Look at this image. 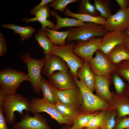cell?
<instances>
[{"label":"cell","mask_w":129,"mask_h":129,"mask_svg":"<svg viewBox=\"0 0 129 129\" xmlns=\"http://www.w3.org/2000/svg\"><path fill=\"white\" fill-rule=\"evenodd\" d=\"M74 78L82 94L83 99L82 108L84 112L87 113L98 110H105L108 107V105L106 102L94 95L81 81L78 78Z\"/></svg>","instance_id":"7"},{"label":"cell","mask_w":129,"mask_h":129,"mask_svg":"<svg viewBox=\"0 0 129 129\" xmlns=\"http://www.w3.org/2000/svg\"><path fill=\"white\" fill-rule=\"evenodd\" d=\"M70 32L68 30L59 32L48 27L44 31L45 35L54 44L61 46L67 44L66 40Z\"/></svg>","instance_id":"24"},{"label":"cell","mask_w":129,"mask_h":129,"mask_svg":"<svg viewBox=\"0 0 129 129\" xmlns=\"http://www.w3.org/2000/svg\"><path fill=\"white\" fill-rule=\"evenodd\" d=\"M107 55L111 61L115 65L123 60H129V52L122 44L116 46Z\"/></svg>","instance_id":"23"},{"label":"cell","mask_w":129,"mask_h":129,"mask_svg":"<svg viewBox=\"0 0 129 129\" xmlns=\"http://www.w3.org/2000/svg\"><path fill=\"white\" fill-rule=\"evenodd\" d=\"M35 38L43 49V53L45 56L51 54L54 44L45 35L41 28L38 30Z\"/></svg>","instance_id":"25"},{"label":"cell","mask_w":129,"mask_h":129,"mask_svg":"<svg viewBox=\"0 0 129 129\" xmlns=\"http://www.w3.org/2000/svg\"><path fill=\"white\" fill-rule=\"evenodd\" d=\"M122 44L129 52V36H125Z\"/></svg>","instance_id":"43"},{"label":"cell","mask_w":129,"mask_h":129,"mask_svg":"<svg viewBox=\"0 0 129 129\" xmlns=\"http://www.w3.org/2000/svg\"><path fill=\"white\" fill-rule=\"evenodd\" d=\"M81 129H86V128H85V129H84V128H83ZM99 129L98 128V129Z\"/></svg>","instance_id":"46"},{"label":"cell","mask_w":129,"mask_h":129,"mask_svg":"<svg viewBox=\"0 0 129 129\" xmlns=\"http://www.w3.org/2000/svg\"><path fill=\"white\" fill-rule=\"evenodd\" d=\"M116 65V72L119 76L125 78L129 83V65L121 62Z\"/></svg>","instance_id":"34"},{"label":"cell","mask_w":129,"mask_h":129,"mask_svg":"<svg viewBox=\"0 0 129 129\" xmlns=\"http://www.w3.org/2000/svg\"><path fill=\"white\" fill-rule=\"evenodd\" d=\"M115 114L112 112L107 113L103 119L100 127L101 129H112L115 124Z\"/></svg>","instance_id":"32"},{"label":"cell","mask_w":129,"mask_h":129,"mask_svg":"<svg viewBox=\"0 0 129 129\" xmlns=\"http://www.w3.org/2000/svg\"><path fill=\"white\" fill-rule=\"evenodd\" d=\"M129 26V13L127 9H120L106 19L105 29L107 31L124 32Z\"/></svg>","instance_id":"11"},{"label":"cell","mask_w":129,"mask_h":129,"mask_svg":"<svg viewBox=\"0 0 129 129\" xmlns=\"http://www.w3.org/2000/svg\"><path fill=\"white\" fill-rule=\"evenodd\" d=\"M63 13L66 16L75 18L84 22H92L104 26L106 24V19L100 16H95L87 14L75 13L72 12L68 7L66 8Z\"/></svg>","instance_id":"22"},{"label":"cell","mask_w":129,"mask_h":129,"mask_svg":"<svg viewBox=\"0 0 129 129\" xmlns=\"http://www.w3.org/2000/svg\"><path fill=\"white\" fill-rule=\"evenodd\" d=\"M56 93L59 99L62 102L82 108V96L81 90L78 87L63 90L57 89Z\"/></svg>","instance_id":"15"},{"label":"cell","mask_w":129,"mask_h":129,"mask_svg":"<svg viewBox=\"0 0 129 129\" xmlns=\"http://www.w3.org/2000/svg\"><path fill=\"white\" fill-rule=\"evenodd\" d=\"M55 105L61 115L72 122L84 112L82 107L63 103L58 98Z\"/></svg>","instance_id":"17"},{"label":"cell","mask_w":129,"mask_h":129,"mask_svg":"<svg viewBox=\"0 0 129 129\" xmlns=\"http://www.w3.org/2000/svg\"><path fill=\"white\" fill-rule=\"evenodd\" d=\"M75 44L71 42L62 46L54 44L51 54L62 58L68 66L73 77L78 78L77 70L85 61L74 53L73 49Z\"/></svg>","instance_id":"4"},{"label":"cell","mask_w":129,"mask_h":129,"mask_svg":"<svg viewBox=\"0 0 129 129\" xmlns=\"http://www.w3.org/2000/svg\"><path fill=\"white\" fill-rule=\"evenodd\" d=\"M126 35L129 36V26L124 32Z\"/></svg>","instance_id":"45"},{"label":"cell","mask_w":129,"mask_h":129,"mask_svg":"<svg viewBox=\"0 0 129 129\" xmlns=\"http://www.w3.org/2000/svg\"><path fill=\"white\" fill-rule=\"evenodd\" d=\"M29 112L33 114L44 112L49 115L60 124L72 126V122L61 115L57 109L55 105L50 104L42 98L34 97L30 101Z\"/></svg>","instance_id":"6"},{"label":"cell","mask_w":129,"mask_h":129,"mask_svg":"<svg viewBox=\"0 0 129 129\" xmlns=\"http://www.w3.org/2000/svg\"><path fill=\"white\" fill-rule=\"evenodd\" d=\"M96 56L88 62L92 71L95 75L104 76L111 79V74L116 71V66L110 60L107 55L99 49Z\"/></svg>","instance_id":"8"},{"label":"cell","mask_w":129,"mask_h":129,"mask_svg":"<svg viewBox=\"0 0 129 129\" xmlns=\"http://www.w3.org/2000/svg\"><path fill=\"white\" fill-rule=\"evenodd\" d=\"M102 38L95 37L86 41H77L74 48V53L85 61L88 62L93 54L99 49Z\"/></svg>","instance_id":"9"},{"label":"cell","mask_w":129,"mask_h":129,"mask_svg":"<svg viewBox=\"0 0 129 129\" xmlns=\"http://www.w3.org/2000/svg\"><path fill=\"white\" fill-rule=\"evenodd\" d=\"M21 59L26 64L28 70L27 74L30 83L35 93L39 94L41 92L40 84L42 69L45 64L44 58L39 59L31 57L30 53L27 52L23 53Z\"/></svg>","instance_id":"5"},{"label":"cell","mask_w":129,"mask_h":129,"mask_svg":"<svg viewBox=\"0 0 129 129\" xmlns=\"http://www.w3.org/2000/svg\"><path fill=\"white\" fill-rule=\"evenodd\" d=\"M127 10L129 13V7L127 9Z\"/></svg>","instance_id":"47"},{"label":"cell","mask_w":129,"mask_h":129,"mask_svg":"<svg viewBox=\"0 0 129 129\" xmlns=\"http://www.w3.org/2000/svg\"><path fill=\"white\" fill-rule=\"evenodd\" d=\"M54 0H42L39 4L30 9L29 13L32 15H34L43 6L48 4L50 3Z\"/></svg>","instance_id":"38"},{"label":"cell","mask_w":129,"mask_h":129,"mask_svg":"<svg viewBox=\"0 0 129 129\" xmlns=\"http://www.w3.org/2000/svg\"><path fill=\"white\" fill-rule=\"evenodd\" d=\"M94 75V90L97 95L101 99L110 101L112 94L109 89L111 79L102 76Z\"/></svg>","instance_id":"16"},{"label":"cell","mask_w":129,"mask_h":129,"mask_svg":"<svg viewBox=\"0 0 129 129\" xmlns=\"http://www.w3.org/2000/svg\"><path fill=\"white\" fill-rule=\"evenodd\" d=\"M98 113V112L92 113L83 112L72 121L71 129H81L86 128L91 119Z\"/></svg>","instance_id":"26"},{"label":"cell","mask_w":129,"mask_h":129,"mask_svg":"<svg viewBox=\"0 0 129 129\" xmlns=\"http://www.w3.org/2000/svg\"><path fill=\"white\" fill-rule=\"evenodd\" d=\"M71 126L65 125L62 126L59 129H71Z\"/></svg>","instance_id":"44"},{"label":"cell","mask_w":129,"mask_h":129,"mask_svg":"<svg viewBox=\"0 0 129 129\" xmlns=\"http://www.w3.org/2000/svg\"><path fill=\"white\" fill-rule=\"evenodd\" d=\"M129 129V128H126V129Z\"/></svg>","instance_id":"48"},{"label":"cell","mask_w":129,"mask_h":129,"mask_svg":"<svg viewBox=\"0 0 129 129\" xmlns=\"http://www.w3.org/2000/svg\"><path fill=\"white\" fill-rule=\"evenodd\" d=\"M45 64L41 72L48 78L55 72L69 70L65 61L59 57L52 54L45 56Z\"/></svg>","instance_id":"14"},{"label":"cell","mask_w":129,"mask_h":129,"mask_svg":"<svg viewBox=\"0 0 129 129\" xmlns=\"http://www.w3.org/2000/svg\"><path fill=\"white\" fill-rule=\"evenodd\" d=\"M113 78V81L116 92L121 94L125 87V83L120 76L116 72H114Z\"/></svg>","instance_id":"33"},{"label":"cell","mask_w":129,"mask_h":129,"mask_svg":"<svg viewBox=\"0 0 129 129\" xmlns=\"http://www.w3.org/2000/svg\"><path fill=\"white\" fill-rule=\"evenodd\" d=\"M7 95L4 91L0 89V109H3L6 100Z\"/></svg>","instance_id":"42"},{"label":"cell","mask_w":129,"mask_h":129,"mask_svg":"<svg viewBox=\"0 0 129 129\" xmlns=\"http://www.w3.org/2000/svg\"><path fill=\"white\" fill-rule=\"evenodd\" d=\"M33 114L32 116L29 113H25L20 121L13 125L12 129H52L47 120L39 113Z\"/></svg>","instance_id":"10"},{"label":"cell","mask_w":129,"mask_h":129,"mask_svg":"<svg viewBox=\"0 0 129 129\" xmlns=\"http://www.w3.org/2000/svg\"><path fill=\"white\" fill-rule=\"evenodd\" d=\"M125 36L124 32L108 31L102 38L98 49L108 54L116 46L123 44Z\"/></svg>","instance_id":"13"},{"label":"cell","mask_w":129,"mask_h":129,"mask_svg":"<svg viewBox=\"0 0 129 129\" xmlns=\"http://www.w3.org/2000/svg\"><path fill=\"white\" fill-rule=\"evenodd\" d=\"M77 13L95 16H100L94 5L91 4L89 0H81L80 1Z\"/></svg>","instance_id":"28"},{"label":"cell","mask_w":129,"mask_h":129,"mask_svg":"<svg viewBox=\"0 0 129 129\" xmlns=\"http://www.w3.org/2000/svg\"><path fill=\"white\" fill-rule=\"evenodd\" d=\"M51 15L55 17L56 20L54 30L57 31L60 29L65 27H78L85 25L86 23L82 22L74 18H70L61 17L56 11L52 10Z\"/></svg>","instance_id":"20"},{"label":"cell","mask_w":129,"mask_h":129,"mask_svg":"<svg viewBox=\"0 0 129 129\" xmlns=\"http://www.w3.org/2000/svg\"><path fill=\"white\" fill-rule=\"evenodd\" d=\"M129 128V118H125L120 120L115 129H124Z\"/></svg>","instance_id":"40"},{"label":"cell","mask_w":129,"mask_h":129,"mask_svg":"<svg viewBox=\"0 0 129 129\" xmlns=\"http://www.w3.org/2000/svg\"><path fill=\"white\" fill-rule=\"evenodd\" d=\"M37 21L41 24L42 25L41 28L44 31L47 27L52 29H54L55 25L53 22L50 20L43 17H40L37 19Z\"/></svg>","instance_id":"36"},{"label":"cell","mask_w":129,"mask_h":129,"mask_svg":"<svg viewBox=\"0 0 129 129\" xmlns=\"http://www.w3.org/2000/svg\"><path fill=\"white\" fill-rule=\"evenodd\" d=\"M7 49L5 39L3 35L0 32V57H3L6 53Z\"/></svg>","instance_id":"37"},{"label":"cell","mask_w":129,"mask_h":129,"mask_svg":"<svg viewBox=\"0 0 129 129\" xmlns=\"http://www.w3.org/2000/svg\"><path fill=\"white\" fill-rule=\"evenodd\" d=\"M78 78L91 92L94 90V75L90 69L87 62L85 61L83 65L77 71Z\"/></svg>","instance_id":"18"},{"label":"cell","mask_w":129,"mask_h":129,"mask_svg":"<svg viewBox=\"0 0 129 129\" xmlns=\"http://www.w3.org/2000/svg\"><path fill=\"white\" fill-rule=\"evenodd\" d=\"M3 109H0V129H9L7 119L4 115Z\"/></svg>","instance_id":"39"},{"label":"cell","mask_w":129,"mask_h":129,"mask_svg":"<svg viewBox=\"0 0 129 129\" xmlns=\"http://www.w3.org/2000/svg\"><path fill=\"white\" fill-rule=\"evenodd\" d=\"M116 107L120 117L129 115V103L125 102L119 103Z\"/></svg>","instance_id":"35"},{"label":"cell","mask_w":129,"mask_h":129,"mask_svg":"<svg viewBox=\"0 0 129 129\" xmlns=\"http://www.w3.org/2000/svg\"><path fill=\"white\" fill-rule=\"evenodd\" d=\"M78 0H54L49 4L50 7L54 11L58 10L61 13L64 12L67 6L69 4L77 2Z\"/></svg>","instance_id":"30"},{"label":"cell","mask_w":129,"mask_h":129,"mask_svg":"<svg viewBox=\"0 0 129 129\" xmlns=\"http://www.w3.org/2000/svg\"><path fill=\"white\" fill-rule=\"evenodd\" d=\"M94 5L100 16L107 19L112 14L110 7V0H94Z\"/></svg>","instance_id":"27"},{"label":"cell","mask_w":129,"mask_h":129,"mask_svg":"<svg viewBox=\"0 0 129 129\" xmlns=\"http://www.w3.org/2000/svg\"><path fill=\"white\" fill-rule=\"evenodd\" d=\"M40 87L42 98L48 103L55 105L58 99L56 93L57 89L42 75Z\"/></svg>","instance_id":"19"},{"label":"cell","mask_w":129,"mask_h":129,"mask_svg":"<svg viewBox=\"0 0 129 129\" xmlns=\"http://www.w3.org/2000/svg\"><path fill=\"white\" fill-rule=\"evenodd\" d=\"M30 104V101L16 92L7 95L3 109L8 124L13 125L15 123V112H18L22 117L25 113L23 110L29 113Z\"/></svg>","instance_id":"1"},{"label":"cell","mask_w":129,"mask_h":129,"mask_svg":"<svg viewBox=\"0 0 129 129\" xmlns=\"http://www.w3.org/2000/svg\"><path fill=\"white\" fill-rule=\"evenodd\" d=\"M120 9L125 10L129 7V0H116Z\"/></svg>","instance_id":"41"},{"label":"cell","mask_w":129,"mask_h":129,"mask_svg":"<svg viewBox=\"0 0 129 129\" xmlns=\"http://www.w3.org/2000/svg\"><path fill=\"white\" fill-rule=\"evenodd\" d=\"M1 26L4 28L10 29L13 31L15 34L19 35L22 41L29 39L36 31V29L32 26H21L12 23H2Z\"/></svg>","instance_id":"21"},{"label":"cell","mask_w":129,"mask_h":129,"mask_svg":"<svg viewBox=\"0 0 129 129\" xmlns=\"http://www.w3.org/2000/svg\"><path fill=\"white\" fill-rule=\"evenodd\" d=\"M48 78L50 83L59 90L74 88L77 87L69 70L56 71Z\"/></svg>","instance_id":"12"},{"label":"cell","mask_w":129,"mask_h":129,"mask_svg":"<svg viewBox=\"0 0 129 129\" xmlns=\"http://www.w3.org/2000/svg\"><path fill=\"white\" fill-rule=\"evenodd\" d=\"M25 81H29L27 74L10 68L0 71V88L7 95L16 92L21 84Z\"/></svg>","instance_id":"2"},{"label":"cell","mask_w":129,"mask_h":129,"mask_svg":"<svg viewBox=\"0 0 129 129\" xmlns=\"http://www.w3.org/2000/svg\"><path fill=\"white\" fill-rule=\"evenodd\" d=\"M107 113L106 111L103 110L93 116L85 128L88 129H95L100 127L103 118Z\"/></svg>","instance_id":"31"},{"label":"cell","mask_w":129,"mask_h":129,"mask_svg":"<svg viewBox=\"0 0 129 129\" xmlns=\"http://www.w3.org/2000/svg\"><path fill=\"white\" fill-rule=\"evenodd\" d=\"M66 39V43L73 41L88 40L93 37H102L108 31L104 26L92 22H86L82 26L75 28L70 27Z\"/></svg>","instance_id":"3"},{"label":"cell","mask_w":129,"mask_h":129,"mask_svg":"<svg viewBox=\"0 0 129 129\" xmlns=\"http://www.w3.org/2000/svg\"><path fill=\"white\" fill-rule=\"evenodd\" d=\"M49 4H48L41 8L35 14L33 18H25L23 20L27 23L36 21L37 19L40 17H43L47 19L50 17L51 10Z\"/></svg>","instance_id":"29"}]
</instances>
